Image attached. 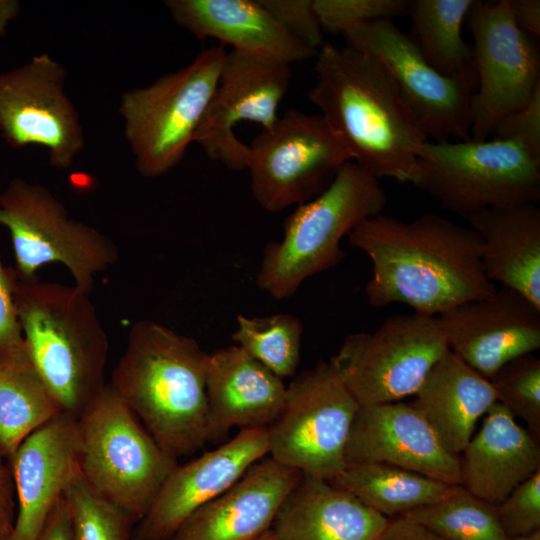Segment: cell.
<instances>
[{
  "label": "cell",
  "instance_id": "obj_1",
  "mask_svg": "<svg viewBox=\"0 0 540 540\" xmlns=\"http://www.w3.org/2000/svg\"><path fill=\"white\" fill-rule=\"evenodd\" d=\"M348 242L371 260L365 294L375 308L403 303L437 317L497 289L483 271L479 235L438 214L403 221L381 213L356 226Z\"/></svg>",
  "mask_w": 540,
  "mask_h": 540
},
{
  "label": "cell",
  "instance_id": "obj_2",
  "mask_svg": "<svg viewBox=\"0 0 540 540\" xmlns=\"http://www.w3.org/2000/svg\"><path fill=\"white\" fill-rule=\"evenodd\" d=\"M315 72L307 97L351 160L378 179L412 184L428 137L385 68L352 48L325 43Z\"/></svg>",
  "mask_w": 540,
  "mask_h": 540
},
{
  "label": "cell",
  "instance_id": "obj_3",
  "mask_svg": "<svg viewBox=\"0 0 540 540\" xmlns=\"http://www.w3.org/2000/svg\"><path fill=\"white\" fill-rule=\"evenodd\" d=\"M207 354L193 338L141 320L112 372L111 388L176 459L208 442Z\"/></svg>",
  "mask_w": 540,
  "mask_h": 540
},
{
  "label": "cell",
  "instance_id": "obj_4",
  "mask_svg": "<svg viewBox=\"0 0 540 540\" xmlns=\"http://www.w3.org/2000/svg\"><path fill=\"white\" fill-rule=\"evenodd\" d=\"M15 303L25 349L62 413L78 418L104 387L109 340L89 294L18 279Z\"/></svg>",
  "mask_w": 540,
  "mask_h": 540
},
{
  "label": "cell",
  "instance_id": "obj_5",
  "mask_svg": "<svg viewBox=\"0 0 540 540\" xmlns=\"http://www.w3.org/2000/svg\"><path fill=\"white\" fill-rule=\"evenodd\" d=\"M386 204L379 179L354 161L345 163L325 190L285 219L282 239L265 246L258 287L278 300L291 297L306 279L339 264L343 237Z\"/></svg>",
  "mask_w": 540,
  "mask_h": 540
},
{
  "label": "cell",
  "instance_id": "obj_6",
  "mask_svg": "<svg viewBox=\"0 0 540 540\" xmlns=\"http://www.w3.org/2000/svg\"><path fill=\"white\" fill-rule=\"evenodd\" d=\"M85 480L137 522L178 465L109 384L77 418Z\"/></svg>",
  "mask_w": 540,
  "mask_h": 540
},
{
  "label": "cell",
  "instance_id": "obj_7",
  "mask_svg": "<svg viewBox=\"0 0 540 540\" xmlns=\"http://www.w3.org/2000/svg\"><path fill=\"white\" fill-rule=\"evenodd\" d=\"M412 185L469 220L487 209L536 204L540 158L511 140H428Z\"/></svg>",
  "mask_w": 540,
  "mask_h": 540
},
{
  "label": "cell",
  "instance_id": "obj_8",
  "mask_svg": "<svg viewBox=\"0 0 540 540\" xmlns=\"http://www.w3.org/2000/svg\"><path fill=\"white\" fill-rule=\"evenodd\" d=\"M226 51L202 50L185 67L122 94L119 113L135 167L146 178L177 166L217 87Z\"/></svg>",
  "mask_w": 540,
  "mask_h": 540
},
{
  "label": "cell",
  "instance_id": "obj_9",
  "mask_svg": "<svg viewBox=\"0 0 540 540\" xmlns=\"http://www.w3.org/2000/svg\"><path fill=\"white\" fill-rule=\"evenodd\" d=\"M0 225L10 233L18 279H36L46 264H63L74 286L90 294L97 273L119 259L117 245L96 228L70 217L45 186L12 179L0 194Z\"/></svg>",
  "mask_w": 540,
  "mask_h": 540
},
{
  "label": "cell",
  "instance_id": "obj_10",
  "mask_svg": "<svg viewBox=\"0 0 540 540\" xmlns=\"http://www.w3.org/2000/svg\"><path fill=\"white\" fill-rule=\"evenodd\" d=\"M358 407L332 361H320L286 387L283 407L267 427L269 456L305 475L332 480L346 467Z\"/></svg>",
  "mask_w": 540,
  "mask_h": 540
},
{
  "label": "cell",
  "instance_id": "obj_11",
  "mask_svg": "<svg viewBox=\"0 0 540 540\" xmlns=\"http://www.w3.org/2000/svg\"><path fill=\"white\" fill-rule=\"evenodd\" d=\"M349 161L321 114L289 109L252 140L246 169L253 198L276 213L319 195Z\"/></svg>",
  "mask_w": 540,
  "mask_h": 540
},
{
  "label": "cell",
  "instance_id": "obj_12",
  "mask_svg": "<svg viewBox=\"0 0 540 540\" xmlns=\"http://www.w3.org/2000/svg\"><path fill=\"white\" fill-rule=\"evenodd\" d=\"M448 350L437 317L412 312L347 335L330 360L359 405H369L414 395Z\"/></svg>",
  "mask_w": 540,
  "mask_h": 540
},
{
  "label": "cell",
  "instance_id": "obj_13",
  "mask_svg": "<svg viewBox=\"0 0 540 540\" xmlns=\"http://www.w3.org/2000/svg\"><path fill=\"white\" fill-rule=\"evenodd\" d=\"M340 34L347 47L385 68L428 138L435 142L471 139L476 77L442 75L427 62L415 40L389 19L354 24Z\"/></svg>",
  "mask_w": 540,
  "mask_h": 540
},
{
  "label": "cell",
  "instance_id": "obj_14",
  "mask_svg": "<svg viewBox=\"0 0 540 540\" xmlns=\"http://www.w3.org/2000/svg\"><path fill=\"white\" fill-rule=\"evenodd\" d=\"M466 20L474 39L476 75L471 139L485 140L503 117L526 106L540 86V56L515 23L509 0H474Z\"/></svg>",
  "mask_w": 540,
  "mask_h": 540
},
{
  "label": "cell",
  "instance_id": "obj_15",
  "mask_svg": "<svg viewBox=\"0 0 540 540\" xmlns=\"http://www.w3.org/2000/svg\"><path fill=\"white\" fill-rule=\"evenodd\" d=\"M65 78L64 67L46 53L0 72V136L13 148L44 147L58 169L70 167L85 143Z\"/></svg>",
  "mask_w": 540,
  "mask_h": 540
},
{
  "label": "cell",
  "instance_id": "obj_16",
  "mask_svg": "<svg viewBox=\"0 0 540 540\" xmlns=\"http://www.w3.org/2000/svg\"><path fill=\"white\" fill-rule=\"evenodd\" d=\"M291 65L226 52L217 87L205 110L193 142L214 161L234 171L247 167L249 146L235 135L242 121L270 128L287 94Z\"/></svg>",
  "mask_w": 540,
  "mask_h": 540
},
{
  "label": "cell",
  "instance_id": "obj_17",
  "mask_svg": "<svg viewBox=\"0 0 540 540\" xmlns=\"http://www.w3.org/2000/svg\"><path fill=\"white\" fill-rule=\"evenodd\" d=\"M448 349L487 379L540 348V308L502 287L437 316Z\"/></svg>",
  "mask_w": 540,
  "mask_h": 540
},
{
  "label": "cell",
  "instance_id": "obj_18",
  "mask_svg": "<svg viewBox=\"0 0 540 540\" xmlns=\"http://www.w3.org/2000/svg\"><path fill=\"white\" fill-rule=\"evenodd\" d=\"M268 451L267 428H247L215 450L178 464L136 523L132 540H169L193 512L232 487Z\"/></svg>",
  "mask_w": 540,
  "mask_h": 540
},
{
  "label": "cell",
  "instance_id": "obj_19",
  "mask_svg": "<svg viewBox=\"0 0 540 540\" xmlns=\"http://www.w3.org/2000/svg\"><path fill=\"white\" fill-rule=\"evenodd\" d=\"M347 465L385 463L461 485L460 456L449 453L410 403L359 405L346 448Z\"/></svg>",
  "mask_w": 540,
  "mask_h": 540
},
{
  "label": "cell",
  "instance_id": "obj_20",
  "mask_svg": "<svg viewBox=\"0 0 540 540\" xmlns=\"http://www.w3.org/2000/svg\"><path fill=\"white\" fill-rule=\"evenodd\" d=\"M77 418L60 413L27 436L9 457L17 513L7 540H38L55 503L80 470Z\"/></svg>",
  "mask_w": 540,
  "mask_h": 540
},
{
  "label": "cell",
  "instance_id": "obj_21",
  "mask_svg": "<svg viewBox=\"0 0 540 540\" xmlns=\"http://www.w3.org/2000/svg\"><path fill=\"white\" fill-rule=\"evenodd\" d=\"M302 473L266 457L193 512L169 540H253L270 529Z\"/></svg>",
  "mask_w": 540,
  "mask_h": 540
},
{
  "label": "cell",
  "instance_id": "obj_22",
  "mask_svg": "<svg viewBox=\"0 0 540 540\" xmlns=\"http://www.w3.org/2000/svg\"><path fill=\"white\" fill-rule=\"evenodd\" d=\"M205 385L208 441L224 439L234 427H268L279 415L286 386L238 346L207 354Z\"/></svg>",
  "mask_w": 540,
  "mask_h": 540
},
{
  "label": "cell",
  "instance_id": "obj_23",
  "mask_svg": "<svg viewBox=\"0 0 540 540\" xmlns=\"http://www.w3.org/2000/svg\"><path fill=\"white\" fill-rule=\"evenodd\" d=\"M172 19L198 39L215 38L232 50L291 65L317 52L293 37L259 0H167Z\"/></svg>",
  "mask_w": 540,
  "mask_h": 540
},
{
  "label": "cell",
  "instance_id": "obj_24",
  "mask_svg": "<svg viewBox=\"0 0 540 540\" xmlns=\"http://www.w3.org/2000/svg\"><path fill=\"white\" fill-rule=\"evenodd\" d=\"M459 456L461 486L494 505L540 469L539 440L498 401Z\"/></svg>",
  "mask_w": 540,
  "mask_h": 540
},
{
  "label": "cell",
  "instance_id": "obj_25",
  "mask_svg": "<svg viewBox=\"0 0 540 540\" xmlns=\"http://www.w3.org/2000/svg\"><path fill=\"white\" fill-rule=\"evenodd\" d=\"M388 523L350 493L302 473L271 528L277 540H378Z\"/></svg>",
  "mask_w": 540,
  "mask_h": 540
},
{
  "label": "cell",
  "instance_id": "obj_26",
  "mask_svg": "<svg viewBox=\"0 0 540 540\" xmlns=\"http://www.w3.org/2000/svg\"><path fill=\"white\" fill-rule=\"evenodd\" d=\"M411 403L440 444L460 455L479 418L498 401L491 381L448 350L430 369Z\"/></svg>",
  "mask_w": 540,
  "mask_h": 540
},
{
  "label": "cell",
  "instance_id": "obj_27",
  "mask_svg": "<svg viewBox=\"0 0 540 540\" xmlns=\"http://www.w3.org/2000/svg\"><path fill=\"white\" fill-rule=\"evenodd\" d=\"M468 221L481 238L486 277L540 308V208L532 203L492 208Z\"/></svg>",
  "mask_w": 540,
  "mask_h": 540
},
{
  "label": "cell",
  "instance_id": "obj_28",
  "mask_svg": "<svg viewBox=\"0 0 540 540\" xmlns=\"http://www.w3.org/2000/svg\"><path fill=\"white\" fill-rule=\"evenodd\" d=\"M329 482L388 519L438 502L456 486L378 462L347 465Z\"/></svg>",
  "mask_w": 540,
  "mask_h": 540
},
{
  "label": "cell",
  "instance_id": "obj_29",
  "mask_svg": "<svg viewBox=\"0 0 540 540\" xmlns=\"http://www.w3.org/2000/svg\"><path fill=\"white\" fill-rule=\"evenodd\" d=\"M60 413L26 349L0 357V449L8 459L27 436Z\"/></svg>",
  "mask_w": 540,
  "mask_h": 540
},
{
  "label": "cell",
  "instance_id": "obj_30",
  "mask_svg": "<svg viewBox=\"0 0 540 540\" xmlns=\"http://www.w3.org/2000/svg\"><path fill=\"white\" fill-rule=\"evenodd\" d=\"M474 0H413L411 17L416 44L427 62L450 78L476 77L472 47L461 29Z\"/></svg>",
  "mask_w": 540,
  "mask_h": 540
},
{
  "label": "cell",
  "instance_id": "obj_31",
  "mask_svg": "<svg viewBox=\"0 0 540 540\" xmlns=\"http://www.w3.org/2000/svg\"><path fill=\"white\" fill-rule=\"evenodd\" d=\"M396 518L416 523L444 540H513L501 527L496 505L461 485L444 499Z\"/></svg>",
  "mask_w": 540,
  "mask_h": 540
},
{
  "label": "cell",
  "instance_id": "obj_32",
  "mask_svg": "<svg viewBox=\"0 0 540 540\" xmlns=\"http://www.w3.org/2000/svg\"><path fill=\"white\" fill-rule=\"evenodd\" d=\"M303 326L291 314L237 316V346L280 379L293 376L300 360Z\"/></svg>",
  "mask_w": 540,
  "mask_h": 540
},
{
  "label": "cell",
  "instance_id": "obj_33",
  "mask_svg": "<svg viewBox=\"0 0 540 540\" xmlns=\"http://www.w3.org/2000/svg\"><path fill=\"white\" fill-rule=\"evenodd\" d=\"M72 540H132L137 521L97 492L80 470L67 486Z\"/></svg>",
  "mask_w": 540,
  "mask_h": 540
},
{
  "label": "cell",
  "instance_id": "obj_34",
  "mask_svg": "<svg viewBox=\"0 0 540 540\" xmlns=\"http://www.w3.org/2000/svg\"><path fill=\"white\" fill-rule=\"evenodd\" d=\"M500 402L540 439V359L531 354L504 364L490 379Z\"/></svg>",
  "mask_w": 540,
  "mask_h": 540
},
{
  "label": "cell",
  "instance_id": "obj_35",
  "mask_svg": "<svg viewBox=\"0 0 540 540\" xmlns=\"http://www.w3.org/2000/svg\"><path fill=\"white\" fill-rule=\"evenodd\" d=\"M407 0H313L323 31L341 33L346 27L407 14Z\"/></svg>",
  "mask_w": 540,
  "mask_h": 540
},
{
  "label": "cell",
  "instance_id": "obj_36",
  "mask_svg": "<svg viewBox=\"0 0 540 540\" xmlns=\"http://www.w3.org/2000/svg\"><path fill=\"white\" fill-rule=\"evenodd\" d=\"M496 508L501 527L510 539L540 531V469L517 485Z\"/></svg>",
  "mask_w": 540,
  "mask_h": 540
},
{
  "label": "cell",
  "instance_id": "obj_37",
  "mask_svg": "<svg viewBox=\"0 0 540 540\" xmlns=\"http://www.w3.org/2000/svg\"><path fill=\"white\" fill-rule=\"evenodd\" d=\"M297 40L318 52L325 44L313 0H259Z\"/></svg>",
  "mask_w": 540,
  "mask_h": 540
},
{
  "label": "cell",
  "instance_id": "obj_38",
  "mask_svg": "<svg viewBox=\"0 0 540 540\" xmlns=\"http://www.w3.org/2000/svg\"><path fill=\"white\" fill-rule=\"evenodd\" d=\"M491 136L517 142L540 158V86L526 106L497 123Z\"/></svg>",
  "mask_w": 540,
  "mask_h": 540
},
{
  "label": "cell",
  "instance_id": "obj_39",
  "mask_svg": "<svg viewBox=\"0 0 540 540\" xmlns=\"http://www.w3.org/2000/svg\"><path fill=\"white\" fill-rule=\"evenodd\" d=\"M17 282L15 269L5 266L0 256V357L25 349L15 303Z\"/></svg>",
  "mask_w": 540,
  "mask_h": 540
},
{
  "label": "cell",
  "instance_id": "obj_40",
  "mask_svg": "<svg viewBox=\"0 0 540 540\" xmlns=\"http://www.w3.org/2000/svg\"><path fill=\"white\" fill-rule=\"evenodd\" d=\"M16 492L9 459L0 449V540H7L16 519Z\"/></svg>",
  "mask_w": 540,
  "mask_h": 540
},
{
  "label": "cell",
  "instance_id": "obj_41",
  "mask_svg": "<svg viewBox=\"0 0 540 540\" xmlns=\"http://www.w3.org/2000/svg\"><path fill=\"white\" fill-rule=\"evenodd\" d=\"M38 540H72L70 512L63 496L53 506Z\"/></svg>",
  "mask_w": 540,
  "mask_h": 540
},
{
  "label": "cell",
  "instance_id": "obj_42",
  "mask_svg": "<svg viewBox=\"0 0 540 540\" xmlns=\"http://www.w3.org/2000/svg\"><path fill=\"white\" fill-rule=\"evenodd\" d=\"M509 6L515 23L522 31L540 35L539 0H509Z\"/></svg>",
  "mask_w": 540,
  "mask_h": 540
},
{
  "label": "cell",
  "instance_id": "obj_43",
  "mask_svg": "<svg viewBox=\"0 0 540 540\" xmlns=\"http://www.w3.org/2000/svg\"><path fill=\"white\" fill-rule=\"evenodd\" d=\"M378 540H444L424 527L402 518H391Z\"/></svg>",
  "mask_w": 540,
  "mask_h": 540
},
{
  "label": "cell",
  "instance_id": "obj_44",
  "mask_svg": "<svg viewBox=\"0 0 540 540\" xmlns=\"http://www.w3.org/2000/svg\"><path fill=\"white\" fill-rule=\"evenodd\" d=\"M20 12V4L16 0H0V36L5 35L7 25Z\"/></svg>",
  "mask_w": 540,
  "mask_h": 540
},
{
  "label": "cell",
  "instance_id": "obj_45",
  "mask_svg": "<svg viewBox=\"0 0 540 540\" xmlns=\"http://www.w3.org/2000/svg\"><path fill=\"white\" fill-rule=\"evenodd\" d=\"M253 540H277L272 528L266 530Z\"/></svg>",
  "mask_w": 540,
  "mask_h": 540
},
{
  "label": "cell",
  "instance_id": "obj_46",
  "mask_svg": "<svg viewBox=\"0 0 540 540\" xmlns=\"http://www.w3.org/2000/svg\"><path fill=\"white\" fill-rule=\"evenodd\" d=\"M513 540H540V531H536L529 535L518 537Z\"/></svg>",
  "mask_w": 540,
  "mask_h": 540
}]
</instances>
